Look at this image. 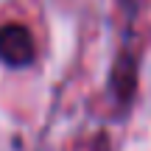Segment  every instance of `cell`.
I'll return each instance as SVG.
<instances>
[{"label": "cell", "mask_w": 151, "mask_h": 151, "mask_svg": "<svg viewBox=\"0 0 151 151\" xmlns=\"http://www.w3.org/2000/svg\"><path fill=\"white\" fill-rule=\"evenodd\" d=\"M34 59V37L25 25H0V62L11 67H22Z\"/></svg>", "instance_id": "obj_1"}]
</instances>
